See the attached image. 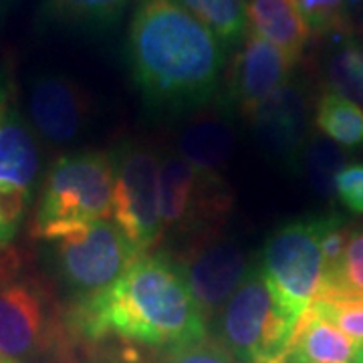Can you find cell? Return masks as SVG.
I'll use <instances>...</instances> for the list:
<instances>
[{"label":"cell","instance_id":"18","mask_svg":"<svg viewBox=\"0 0 363 363\" xmlns=\"http://www.w3.org/2000/svg\"><path fill=\"white\" fill-rule=\"evenodd\" d=\"M133 0H43L40 16L55 25L104 33L121 21Z\"/></svg>","mask_w":363,"mask_h":363},{"label":"cell","instance_id":"1","mask_svg":"<svg viewBox=\"0 0 363 363\" xmlns=\"http://www.w3.org/2000/svg\"><path fill=\"white\" fill-rule=\"evenodd\" d=\"M65 317L79 347L116 339L125 345L168 351L208 337L206 319L190 286L164 252L138 257L101 295L69 301Z\"/></svg>","mask_w":363,"mask_h":363},{"label":"cell","instance_id":"3","mask_svg":"<svg viewBox=\"0 0 363 363\" xmlns=\"http://www.w3.org/2000/svg\"><path fill=\"white\" fill-rule=\"evenodd\" d=\"M77 350L49 283L25 271L13 247L0 248V353L18 363H77Z\"/></svg>","mask_w":363,"mask_h":363},{"label":"cell","instance_id":"10","mask_svg":"<svg viewBox=\"0 0 363 363\" xmlns=\"http://www.w3.org/2000/svg\"><path fill=\"white\" fill-rule=\"evenodd\" d=\"M174 262L184 274L204 319H214L247 279L252 262L234 238L220 233L184 242Z\"/></svg>","mask_w":363,"mask_h":363},{"label":"cell","instance_id":"30","mask_svg":"<svg viewBox=\"0 0 363 363\" xmlns=\"http://www.w3.org/2000/svg\"><path fill=\"white\" fill-rule=\"evenodd\" d=\"M353 362L355 363H363V343L355 350V355H353Z\"/></svg>","mask_w":363,"mask_h":363},{"label":"cell","instance_id":"2","mask_svg":"<svg viewBox=\"0 0 363 363\" xmlns=\"http://www.w3.org/2000/svg\"><path fill=\"white\" fill-rule=\"evenodd\" d=\"M125 49L133 85L160 113L198 111L220 87L226 49L174 0H140Z\"/></svg>","mask_w":363,"mask_h":363},{"label":"cell","instance_id":"29","mask_svg":"<svg viewBox=\"0 0 363 363\" xmlns=\"http://www.w3.org/2000/svg\"><path fill=\"white\" fill-rule=\"evenodd\" d=\"M6 9H9V4L4 0H0V28L4 25V18H6Z\"/></svg>","mask_w":363,"mask_h":363},{"label":"cell","instance_id":"26","mask_svg":"<svg viewBox=\"0 0 363 363\" xmlns=\"http://www.w3.org/2000/svg\"><path fill=\"white\" fill-rule=\"evenodd\" d=\"M162 363H242L216 339H200L162 353Z\"/></svg>","mask_w":363,"mask_h":363},{"label":"cell","instance_id":"34","mask_svg":"<svg viewBox=\"0 0 363 363\" xmlns=\"http://www.w3.org/2000/svg\"><path fill=\"white\" fill-rule=\"evenodd\" d=\"M4 2H6V4H11V2H14V0H4Z\"/></svg>","mask_w":363,"mask_h":363},{"label":"cell","instance_id":"8","mask_svg":"<svg viewBox=\"0 0 363 363\" xmlns=\"http://www.w3.org/2000/svg\"><path fill=\"white\" fill-rule=\"evenodd\" d=\"M233 196L222 176H208L192 168L180 154L160 164V210L164 234L186 242L220 233Z\"/></svg>","mask_w":363,"mask_h":363},{"label":"cell","instance_id":"7","mask_svg":"<svg viewBox=\"0 0 363 363\" xmlns=\"http://www.w3.org/2000/svg\"><path fill=\"white\" fill-rule=\"evenodd\" d=\"M327 216H301L267 238L260 269L274 295L303 319L323 285V233Z\"/></svg>","mask_w":363,"mask_h":363},{"label":"cell","instance_id":"21","mask_svg":"<svg viewBox=\"0 0 363 363\" xmlns=\"http://www.w3.org/2000/svg\"><path fill=\"white\" fill-rule=\"evenodd\" d=\"M315 125L327 140L343 147L363 145V109L357 104L327 91L317 104Z\"/></svg>","mask_w":363,"mask_h":363},{"label":"cell","instance_id":"9","mask_svg":"<svg viewBox=\"0 0 363 363\" xmlns=\"http://www.w3.org/2000/svg\"><path fill=\"white\" fill-rule=\"evenodd\" d=\"M111 216L133 250L147 255L164 236L160 210V160L145 145L125 143L116 156Z\"/></svg>","mask_w":363,"mask_h":363},{"label":"cell","instance_id":"28","mask_svg":"<svg viewBox=\"0 0 363 363\" xmlns=\"http://www.w3.org/2000/svg\"><path fill=\"white\" fill-rule=\"evenodd\" d=\"M91 363H145L142 359V355L138 351L123 350L117 351V353H101V355H95Z\"/></svg>","mask_w":363,"mask_h":363},{"label":"cell","instance_id":"31","mask_svg":"<svg viewBox=\"0 0 363 363\" xmlns=\"http://www.w3.org/2000/svg\"><path fill=\"white\" fill-rule=\"evenodd\" d=\"M4 99H6V91H4V83L0 79V107H4Z\"/></svg>","mask_w":363,"mask_h":363},{"label":"cell","instance_id":"24","mask_svg":"<svg viewBox=\"0 0 363 363\" xmlns=\"http://www.w3.org/2000/svg\"><path fill=\"white\" fill-rule=\"evenodd\" d=\"M298 13L315 35H339L350 28L347 0H295Z\"/></svg>","mask_w":363,"mask_h":363},{"label":"cell","instance_id":"15","mask_svg":"<svg viewBox=\"0 0 363 363\" xmlns=\"http://www.w3.org/2000/svg\"><path fill=\"white\" fill-rule=\"evenodd\" d=\"M234 152L230 119L216 109H198L178 135V154L192 168L208 176H220Z\"/></svg>","mask_w":363,"mask_h":363},{"label":"cell","instance_id":"6","mask_svg":"<svg viewBox=\"0 0 363 363\" xmlns=\"http://www.w3.org/2000/svg\"><path fill=\"white\" fill-rule=\"evenodd\" d=\"M138 257L123 233L107 220L49 240L51 267L69 291V301L109 291Z\"/></svg>","mask_w":363,"mask_h":363},{"label":"cell","instance_id":"33","mask_svg":"<svg viewBox=\"0 0 363 363\" xmlns=\"http://www.w3.org/2000/svg\"><path fill=\"white\" fill-rule=\"evenodd\" d=\"M4 113H6V109H4V107H0V123H2V117H4Z\"/></svg>","mask_w":363,"mask_h":363},{"label":"cell","instance_id":"16","mask_svg":"<svg viewBox=\"0 0 363 363\" xmlns=\"http://www.w3.org/2000/svg\"><path fill=\"white\" fill-rule=\"evenodd\" d=\"M248 30L272 43L293 61H301L311 30L295 0H247Z\"/></svg>","mask_w":363,"mask_h":363},{"label":"cell","instance_id":"12","mask_svg":"<svg viewBox=\"0 0 363 363\" xmlns=\"http://www.w3.org/2000/svg\"><path fill=\"white\" fill-rule=\"evenodd\" d=\"M93 101L87 89L65 73H39L28 83V123L45 142L67 145L87 128Z\"/></svg>","mask_w":363,"mask_h":363},{"label":"cell","instance_id":"4","mask_svg":"<svg viewBox=\"0 0 363 363\" xmlns=\"http://www.w3.org/2000/svg\"><path fill=\"white\" fill-rule=\"evenodd\" d=\"M116 160L107 152L61 156L47 172L30 222V236L55 240L111 216Z\"/></svg>","mask_w":363,"mask_h":363},{"label":"cell","instance_id":"23","mask_svg":"<svg viewBox=\"0 0 363 363\" xmlns=\"http://www.w3.org/2000/svg\"><path fill=\"white\" fill-rule=\"evenodd\" d=\"M303 162L315 192L323 198H331L335 194V178L347 162L337 143L327 140L325 135H313L305 145Z\"/></svg>","mask_w":363,"mask_h":363},{"label":"cell","instance_id":"13","mask_svg":"<svg viewBox=\"0 0 363 363\" xmlns=\"http://www.w3.org/2000/svg\"><path fill=\"white\" fill-rule=\"evenodd\" d=\"M297 65L289 55L272 43L248 30L242 47L234 55V61L226 73L228 101L245 117L264 104L272 93L291 81V73Z\"/></svg>","mask_w":363,"mask_h":363},{"label":"cell","instance_id":"32","mask_svg":"<svg viewBox=\"0 0 363 363\" xmlns=\"http://www.w3.org/2000/svg\"><path fill=\"white\" fill-rule=\"evenodd\" d=\"M0 363H18V362H14V359H11V357H6L4 353H0Z\"/></svg>","mask_w":363,"mask_h":363},{"label":"cell","instance_id":"20","mask_svg":"<svg viewBox=\"0 0 363 363\" xmlns=\"http://www.w3.org/2000/svg\"><path fill=\"white\" fill-rule=\"evenodd\" d=\"M315 301H363V224L350 226L343 257L325 272Z\"/></svg>","mask_w":363,"mask_h":363},{"label":"cell","instance_id":"5","mask_svg":"<svg viewBox=\"0 0 363 363\" xmlns=\"http://www.w3.org/2000/svg\"><path fill=\"white\" fill-rule=\"evenodd\" d=\"M301 317L274 295L260 264L224 305L218 321L220 343L242 363H286Z\"/></svg>","mask_w":363,"mask_h":363},{"label":"cell","instance_id":"14","mask_svg":"<svg viewBox=\"0 0 363 363\" xmlns=\"http://www.w3.org/2000/svg\"><path fill=\"white\" fill-rule=\"evenodd\" d=\"M260 147L289 168H295L305 152L307 97L295 81L285 83L250 117Z\"/></svg>","mask_w":363,"mask_h":363},{"label":"cell","instance_id":"25","mask_svg":"<svg viewBox=\"0 0 363 363\" xmlns=\"http://www.w3.org/2000/svg\"><path fill=\"white\" fill-rule=\"evenodd\" d=\"M311 307L321 317L335 323L351 339L363 343V301H313Z\"/></svg>","mask_w":363,"mask_h":363},{"label":"cell","instance_id":"17","mask_svg":"<svg viewBox=\"0 0 363 363\" xmlns=\"http://www.w3.org/2000/svg\"><path fill=\"white\" fill-rule=\"evenodd\" d=\"M355 350V343L337 325L309 307L298 323L286 363H347Z\"/></svg>","mask_w":363,"mask_h":363},{"label":"cell","instance_id":"27","mask_svg":"<svg viewBox=\"0 0 363 363\" xmlns=\"http://www.w3.org/2000/svg\"><path fill=\"white\" fill-rule=\"evenodd\" d=\"M335 194L341 204L355 214H363V164L345 166L335 178Z\"/></svg>","mask_w":363,"mask_h":363},{"label":"cell","instance_id":"19","mask_svg":"<svg viewBox=\"0 0 363 363\" xmlns=\"http://www.w3.org/2000/svg\"><path fill=\"white\" fill-rule=\"evenodd\" d=\"M220 40L224 49L240 47L248 35L247 0H174Z\"/></svg>","mask_w":363,"mask_h":363},{"label":"cell","instance_id":"22","mask_svg":"<svg viewBox=\"0 0 363 363\" xmlns=\"http://www.w3.org/2000/svg\"><path fill=\"white\" fill-rule=\"evenodd\" d=\"M325 81L331 93L363 105V45L343 40L325 63Z\"/></svg>","mask_w":363,"mask_h":363},{"label":"cell","instance_id":"11","mask_svg":"<svg viewBox=\"0 0 363 363\" xmlns=\"http://www.w3.org/2000/svg\"><path fill=\"white\" fill-rule=\"evenodd\" d=\"M39 169V143L30 125L16 111H6L0 123V248L13 247Z\"/></svg>","mask_w":363,"mask_h":363}]
</instances>
